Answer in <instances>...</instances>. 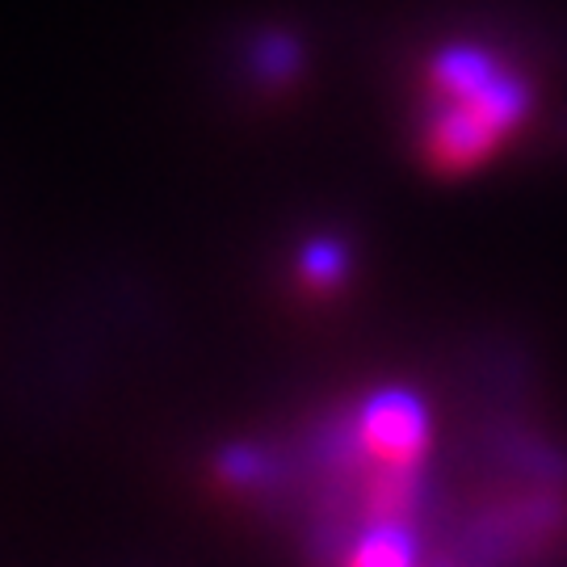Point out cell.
Here are the masks:
<instances>
[{
    "mask_svg": "<svg viewBox=\"0 0 567 567\" xmlns=\"http://www.w3.org/2000/svg\"><path fill=\"white\" fill-rule=\"evenodd\" d=\"M421 156L437 173H471L529 118L534 93L492 47L450 42L425 68Z\"/></svg>",
    "mask_w": 567,
    "mask_h": 567,
    "instance_id": "cell-1",
    "label": "cell"
},
{
    "mask_svg": "<svg viewBox=\"0 0 567 567\" xmlns=\"http://www.w3.org/2000/svg\"><path fill=\"white\" fill-rule=\"evenodd\" d=\"M349 437H353V450L365 463L425 466L429 437H433L425 400L404 391V386H383L353 412Z\"/></svg>",
    "mask_w": 567,
    "mask_h": 567,
    "instance_id": "cell-2",
    "label": "cell"
},
{
    "mask_svg": "<svg viewBox=\"0 0 567 567\" xmlns=\"http://www.w3.org/2000/svg\"><path fill=\"white\" fill-rule=\"evenodd\" d=\"M421 555V543L412 534V522H365L358 543L344 550L349 564L365 567H404Z\"/></svg>",
    "mask_w": 567,
    "mask_h": 567,
    "instance_id": "cell-3",
    "label": "cell"
},
{
    "mask_svg": "<svg viewBox=\"0 0 567 567\" xmlns=\"http://www.w3.org/2000/svg\"><path fill=\"white\" fill-rule=\"evenodd\" d=\"M344 274H349V252H344V244L328 240V236L311 240L303 248V257H299V278L311 290H332Z\"/></svg>",
    "mask_w": 567,
    "mask_h": 567,
    "instance_id": "cell-4",
    "label": "cell"
},
{
    "mask_svg": "<svg viewBox=\"0 0 567 567\" xmlns=\"http://www.w3.org/2000/svg\"><path fill=\"white\" fill-rule=\"evenodd\" d=\"M295 68H299V51L290 39H265L257 47V72L265 81H286Z\"/></svg>",
    "mask_w": 567,
    "mask_h": 567,
    "instance_id": "cell-5",
    "label": "cell"
}]
</instances>
